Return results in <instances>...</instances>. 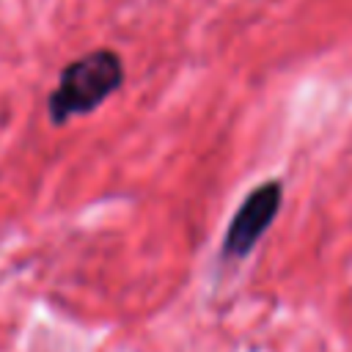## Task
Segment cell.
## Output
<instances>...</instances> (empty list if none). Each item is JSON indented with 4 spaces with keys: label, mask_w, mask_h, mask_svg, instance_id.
Instances as JSON below:
<instances>
[{
    "label": "cell",
    "mask_w": 352,
    "mask_h": 352,
    "mask_svg": "<svg viewBox=\"0 0 352 352\" xmlns=\"http://www.w3.org/2000/svg\"><path fill=\"white\" fill-rule=\"evenodd\" d=\"M124 85V60L116 50L99 47L69 60L58 85L47 96V118L55 126L69 124L77 116H88L102 107Z\"/></svg>",
    "instance_id": "obj_1"
},
{
    "label": "cell",
    "mask_w": 352,
    "mask_h": 352,
    "mask_svg": "<svg viewBox=\"0 0 352 352\" xmlns=\"http://www.w3.org/2000/svg\"><path fill=\"white\" fill-rule=\"evenodd\" d=\"M280 204H283V184L278 179L256 184L236 206L226 228V236L220 242V256L226 261H239L250 256V250L261 242V236L278 217Z\"/></svg>",
    "instance_id": "obj_2"
}]
</instances>
